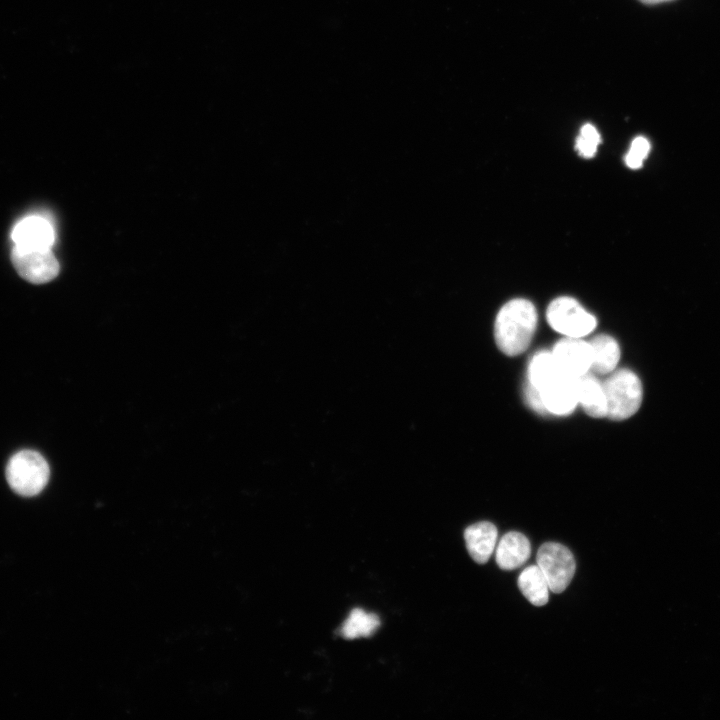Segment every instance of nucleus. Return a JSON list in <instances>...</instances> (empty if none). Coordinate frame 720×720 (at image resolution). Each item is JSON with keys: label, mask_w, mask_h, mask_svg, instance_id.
Segmentation results:
<instances>
[{"label": "nucleus", "mask_w": 720, "mask_h": 720, "mask_svg": "<svg viewBox=\"0 0 720 720\" xmlns=\"http://www.w3.org/2000/svg\"><path fill=\"white\" fill-rule=\"evenodd\" d=\"M600 140L597 129L592 124H585L576 139L575 147L582 157L591 158L595 155Z\"/></svg>", "instance_id": "f3484780"}, {"label": "nucleus", "mask_w": 720, "mask_h": 720, "mask_svg": "<svg viewBox=\"0 0 720 720\" xmlns=\"http://www.w3.org/2000/svg\"><path fill=\"white\" fill-rule=\"evenodd\" d=\"M498 531L494 524L482 521L468 526L464 531L466 548L472 559L486 563L495 551Z\"/></svg>", "instance_id": "9d476101"}, {"label": "nucleus", "mask_w": 720, "mask_h": 720, "mask_svg": "<svg viewBox=\"0 0 720 720\" xmlns=\"http://www.w3.org/2000/svg\"><path fill=\"white\" fill-rule=\"evenodd\" d=\"M497 565L504 570L522 566L530 557L531 546L527 537L516 531L506 533L496 546Z\"/></svg>", "instance_id": "9b49d317"}, {"label": "nucleus", "mask_w": 720, "mask_h": 720, "mask_svg": "<svg viewBox=\"0 0 720 720\" xmlns=\"http://www.w3.org/2000/svg\"><path fill=\"white\" fill-rule=\"evenodd\" d=\"M537 565L545 575L550 591L563 592L575 573V560L571 551L562 544L547 542L540 546Z\"/></svg>", "instance_id": "39448f33"}, {"label": "nucleus", "mask_w": 720, "mask_h": 720, "mask_svg": "<svg viewBox=\"0 0 720 720\" xmlns=\"http://www.w3.org/2000/svg\"><path fill=\"white\" fill-rule=\"evenodd\" d=\"M518 587L533 605L543 606L548 602L550 588L538 565L528 566L520 573Z\"/></svg>", "instance_id": "4468645a"}, {"label": "nucleus", "mask_w": 720, "mask_h": 720, "mask_svg": "<svg viewBox=\"0 0 720 720\" xmlns=\"http://www.w3.org/2000/svg\"><path fill=\"white\" fill-rule=\"evenodd\" d=\"M537 311L532 302L516 298L499 310L494 325L495 342L507 356H517L530 345L537 326Z\"/></svg>", "instance_id": "f257e3e1"}, {"label": "nucleus", "mask_w": 720, "mask_h": 720, "mask_svg": "<svg viewBox=\"0 0 720 720\" xmlns=\"http://www.w3.org/2000/svg\"><path fill=\"white\" fill-rule=\"evenodd\" d=\"M551 353L558 367L569 375L579 377L591 368V346L581 338H563L556 343Z\"/></svg>", "instance_id": "6e6552de"}, {"label": "nucleus", "mask_w": 720, "mask_h": 720, "mask_svg": "<svg viewBox=\"0 0 720 720\" xmlns=\"http://www.w3.org/2000/svg\"><path fill=\"white\" fill-rule=\"evenodd\" d=\"M539 392L547 413L568 415L578 404L577 377L560 371Z\"/></svg>", "instance_id": "0eeeda50"}, {"label": "nucleus", "mask_w": 720, "mask_h": 720, "mask_svg": "<svg viewBox=\"0 0 720 720\" xmlns=\"http://www.w3.org/2000/svg\"><path fill=\"white\" fill-rule=\"evenodd\" d=\"M650 151V142L643 136L633 139L630 148L625 156V163L631 169H638Z\"/></svg>", "instance_id": "a211bd4d"}, {"label": "nucleus", "mask_w": 720, "mask_h": 720, "mask_svg": "<svg viewBox=\"0 0 720 720\" xmlns=\"http://www.w3.org/2000/svg\"><path fill=\"white\" fill-rule=\"evenodd\" d=\"M560 371L552 353L540 351L529 362L528 383L540 391Z\"/></svg>", "instance_id": "dca6fc26"}, {"label": "nucleus", "mask_w": 720, "mask_h": 720, "mask_svg": "<svg viewBox=\"0 0 720 720\" xmlns=\"http://www.w3.org/2000/svg\"><path fill=\"white\" fill-rule=\"evenodd\" d=\"M546 317L549 325L566 337L582 338L597 325L594 315L586 311L571 297H558L548 306Z\"/></svg>", "instance_id": "20e7f679"}, {"label": "nucleus", "mask_w": 720, "mask_h": 720, "mask_svg": "<svg viewBox=\"0 0 720 720\" xmlns=\"http://www.w3.org/2000/svg\"><path fill=\"white\" fill-rule=\"evenodd\" d=\"M592 351L591 370L597 374L612 373L620 359L617 341L606 334L595 336L589 341Z\"/></svg>", "instance_id": "ddd939ff"}, {"label": "nucleus", "mask_w": 720, "mask_h": 720, "mask_svg": "<svg viewBox=\"0 0 720 720\" xmlns=\"http://www.w3.org/2000/svg\"><path fill=\"white\" fill-rule=\"evenodd\" d=\"M379 626L380 619L376 614L367 613L361 608H355L344 621L340 633L345 639L369 637Z\"/></svg>", "instance_id": "2eb2a0df"}, {"label": "nucleus", "mask_w": 720, "mask_h": 720, "mask_svg": "<svg viewBox=\"0 0 720 720\" xmlns=\"http://www.w3.org/2000/svg\"><path fill=\"white\" fill-rule=\"evenodd\" d=\"M50 469L41 454L33 450H22L14 454L6 467V479L19 495L35 496L48 483Z\"/></svg>", "instance_id": "7ed1b4c3"}, {"label": "nucleus", "mask_w": 720, "mask_h": 720, "mask_svg": "<svg viewBox=\"0 0 720 720\" xmlns=\"http://www.w3.org/2000/svg\"><path fill=\"white\" fill-rule=\"evenodd\" d=\"M526 400L531 408L540 414L547 413L541 398L540 392L531 384H527L525 389Z\"/></svg>", "instance_id": "6ab92c4d"}, {"label": "nucleus", "mask_w": 720, "mask_h": 720, "mask_svg": "<svg viewBox=\"0 0 720 720\" xmlns=\"http://www.w3.org/2000/svg\"><path fill=\"white\" fill-rule=\"evenodd\" d=\"M639 1H641L642 3H645V4L652 5V4H659V3L670 1V0H639Z\"/></svg>", "instance_id": "aec40b11"}, {"label": "nucleus", "mask_w": 720, "mask_h": 720, "mask_svg": "<svg viewBox=\"0 0 720 720\" xmlns=\"http://www.w3.org/2000/svg\"><path fill=\"white\" fill-rule=\"evenodd\" d=\"M578 404L591 417L602 418L607 414L603 384L592 374L577 377Z\"/></svg>", "instance_id": "f8f14e48"}, {"label": "nucleus", "mask_w": 720, "mask_h": 720, "mask_svg": "<svg viewBox=\"0 0 720 720\" xmlns=\"http://www.w3.org/2000/svg\"><path fill=\"white\" fill-rule=\"evenodd\" d=\"M11 260L17 273L34 284L49 282L59 272L58 261L51 249L14 246Z\"/></svg>", "instance_id": "423d86ee"}, {"label": "nucleus", "mask_w": 720, "mask_h": 720, "mask_svg": "<svg viewBox=\"0 0 720 720\" xmlns=\"http://www.w3.org/2000/svg\"><path fill=\"white\" fill-rule=\"evenodd\" d=\"M606 397V416L622 421L633 416L640 408L643 396L642 384L631 370L613 372L603 383Z\"/></svg>", "instance_id": "f03ea898"}, {"label": "nucleus", "mask_w": 720, "mask_h": 720, "mask_svg": "<svg viewBox=\"0 0 720 720\" xmlns=\"http://www.w3.org/2000/svg\"><path fill=\"white\" fill-rule=\"evenodd\" d=\"M15 246L51 249L55 235L50 222L40 216H28L18 222L11 234Z\"/></svg>", "instance_id": "1a4fd4ad"}]
</instances>
